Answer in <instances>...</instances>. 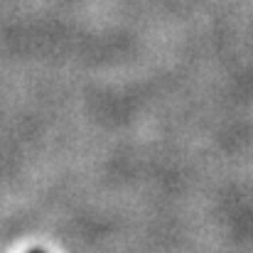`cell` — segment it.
<instances>
[{
  "mask_svg": "<svg viewBox=\"0 0 253 253\" xmlns=\"http://www.w3.org/2000/svg\"><path fill=\"white\" fill-rule=\"evenodd\" d=\"M32 253H40V251H32Z\"/></svg>",
  "mask_w": 253,
  "mask_h": 253,
  "instance_id": "1",
  "label": "cell"
}]
</instances>
